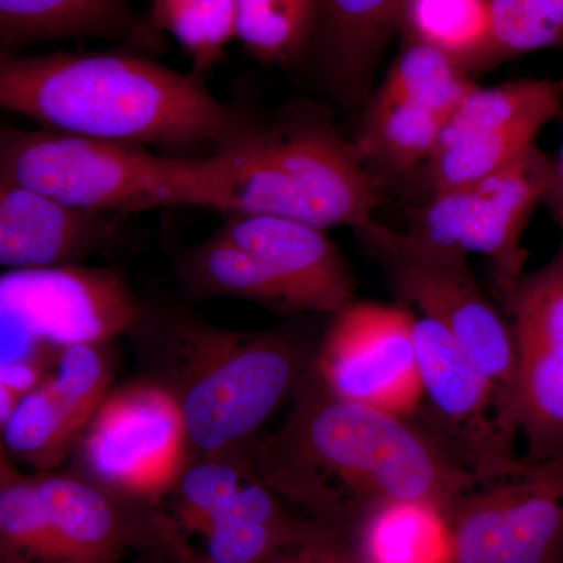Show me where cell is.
<instances>
[{
	"instance_id": "9c48e42d",
	"label": "cell",
	"mask_w": 563,
	"mask_h": 563,
	"mask_svg": "<svg viewBox=\"0 0 563 563\" xmlns=\"http://www.w3.org/2000/svg\"><path fill=\"white\" fill-rule=\"evenodd\" d=\"M79 443L91 481L143 501L169 495L190 463L179 402L163 384L136 383L109 393Z\"/></svg>"
},
{
	"instance_id": "9a60e30c",
	"label": "cell",
	"mask_w": 563,
	"mask_h": 563,
	"mask_svg": "<svg viewBox=\"0 0 563 563\" xmlns=\"http://www.w3.org/2000/svg\"><path fill=\"white\" fill-rule=\"evenodd\" d=\"M0 299L49 346H103L136 331L144 310L120 274L80 263L14 269L0 276Z\"/></svg>"
},
{
	"instance_id": "8fae6325",
	"label": "cell",
	"mask_w": 563,
	"mask_h": 563,
	"mask_svg": "<svg viewBox=\"0 0 563 563\" xmlns=\"http://www.w3.org/2000/svg\"><path fill=\"white\" fill-rule=\"evenodd\" d=\"M413 335L428 429L476 485L515 472L523 462L517 415L437 322L415 314Z\"/></svg>"
},
{
	"instance_id": "5b68a950",
	"label": "cell",
	"mask_w": 563,
	"mask_h": 563,
	"mask_svg": "<svg viewBox=\"0 0 563 563\" xmlns=\"http://www.w3.org/2000/svg\"><path fill=\"white\" fill-rule=\"evenodd\" d=\"M177 157L49 129L0 128V172L88 213L122 217L176 207Z\"/></svg>"
},
{
	"instance_id": "44dd1931",
	"label": "cell",
	"mask_w": 563,
	"mask_h": 563,
	"mask_svg": "<svg viewBox=\"0 0 563 563\" xmlns=\"http://www.w3.org/2000/svg\"><path fill=\"white\" fill-rule=\"evenodd\" d=\"M402 0H321L309 55L336 101L355 103L368 91L385 44L398 27ZM307 55V57H309Z\"/></svg>"
},
{
	"instance_id": "8992f818",
	"label": "cell",
	"mask_w": 563,
	"mask_h": 563,
	"mask_svg": "<svg viewBox=\"0 0 563 563\" xmlns=\"http://www.w3.org/2000/svg\"><path fill=\"white\" fill-rule=\"evenodd\" d=\"M354 232L399 301L450 333L463 355L517 415L512 331L506 314L474 279L468 257L415 242L376 220Z\"/></svg>"
},
{
	"instance_id": "7402d4cb",
	"label": "cell",
	"mask_w": 563,
	"mask_h": 563,
	"mask_svg": "<svg viewBox=\"0 0 563 563\" xmlns=\"http://www.w3.org/2000/svg\"><path fill=\"white\" fill-rule=\"evenodd\" d=\"M328 529L288 514L252 468L203 536V553L195 563H265Z\"/></svg>"
},
{
	"instance_id": "2e32d148",
	"label": "cell",
	"mask_w": 563,
	"mask_h": 563,
	"mask_svg": "<svg viewBox=\"0 0 563 563\" xmlns=\"http://www.w3.org/2000/svg\"><path fill=\"white\" fill-rule=\"evenodd\" d=\"M110 377L102 346L63 347L55 373L25 393L3 422L9 453L36 468H55L109 395Z\"/></svg>"
},
{
	"instance_id": "ffe728a7",
	"label": "cell",
	"mask_w": 563,
	"mask_h": 563,
	"mask_svg": "<svg viewBox=\"0 0 563 563\" xmlns=\"http://www.w3.org/2000/svg\"><path fill=\"white\" fill-rule=\"evenodd\" d=\"M55 40H98L154 55L165 36L132 0H0V52Z\"/></svg>"
},
{
	"instance_id": "4dcf8cb0",
	"label": "cell",
	"mask_w": 563,
	"mask_h": 563,
	"mask_svg": "<svg viewBox=\"0 0 563 563\" xmlns=\"http://www.w3.org/2000/svg\"><path fill=\"white\" fill-rule=\"evenodd\" d=\"M22 398L16 391L11 390L5 384L0 380V429L3 422L9 420L10 413L13 412L18 401Z\"/></svg>"
},
{
	"instance_id": "d6a6232c",
	"label": "cell",
	"mask_w": 563,
	"mask_h": 563,
	"mask_svg": "<svg viewBox=\"0 0 563 563\" xmlns=\"http://www.w3.org/2000/svg\"><path fill=\"white\" fill-rule=\"evenodd\" d=\"M0 563H13L5 558V555L0 554Z\"/></svg>"
},
{
	"instance_id": "484cf974",
	"label": "cell",
	"mask_w": 563,
	"mask_h": 563,
	"mask_svg": "<svg viewBox=\"0 0 563 563\" xmlns=\"http://www.w3.org/2000/svg\"><path fill=\"white\" fill-rule=\"evenodd\" d=\"M146 14L155 31L179 44L191 73L201 77L224 60L236 40V0H151Z\"/></svg>"
},
{
	"instance_id": "e0dca14e",
	"label": "cell",
	"mask_w": 563,
	"mask_h": 563,
	"mask_svg": "<svg viewBox=\"0 0 563 563\" xmlns=\"http://www.w3.org/2000/svg\"><path fill=\"white\" fill-rule=\"evenodd\" d=\"M217 231L257 258L295 313L335 314L355 301L354 276L328 231L266 214H228Z\"/></svg>"
},
{
	"instance_id": "277c9868",
	"label": "cell",
	"mask_w": 563,
	"mask_h": 563,
	"mask_svg": "<svg viewBox=\"0 0 563 563\" xmlns=\"http://www.w3.org/2000/svg\"><path fill=\"white\" fill-rule=\"evenodd\" d=\"M176 383L190 451L217 457L244 450L274 410L295 393L314 352L296 331L232 332L195 318L168 322Z\"/></svg>"
},
{
	"instance_id": "ac0fdd59",
	"label": "cell",
	"mask_w": 563,
	"mask_h": 563,
	"mask_svg": "<svg viewBox=\"0 0 563 563\" xmlns=\"http://www.w3.org/2000/svg\"><path fill=\"white\" fill-rule=\"evenodd\" d=\"M120 214L70 210L0 172V268L80 263L113 243Z\"/></svg>"
},
{
	"instance_id": "d6986e66",
	"label": "cell",
	"mask_w": 563,
	"mask_h": 563,
	"mask_svg": "<svg viewBox=\"0 0 563 563\" xmlns=\"http://www.w3.org/2000/svg\"><path fill=\"white\" fill-rule=\"evenodd\" d=\"M454 110L440 92L388 73L366 103L352 146L383 185L413 177L431 157Z\"/></svg>"
},
{
	"instance_id": "4316f807",
	"label": "cell",
	"mask_w": 563,
	"mask_h": 563,
	"mask_svg": "<svg viewBox=\"0 0 563 563\" xmlns=\"http://www.w3.org/2000/svg\"><path fill=\"white\" fill-rule=\"evenodd\" d=\"M252 468L251 454L244 450L188 463L169 493L174 498V520L184 531L203 539Z\"/></svg>"
},
{
	"instance_id": "30bf717a",
	"label": "cell",
	"mask_w": 563,
	"mask_h": 563,
	"mask_svg": "<svg viewBox=\"0 0 563 563\" xmlns=\"http://www.w3.org/2000/svg\"><path fill=\"white\" fill-rule=\"evenodd\" d=\"M446 523L451 563H563V450L476 485Z\"/></svg>"
},
{
	"instance_id": "4fadbf2b",
	"label": "cell",
	"mask_w": 563,
	"mask_h": 563,
	"mask_svg": "<svg viewBox=\"0 0 563 563\" xmlns=\"http://www.w3.org/2000/svg\"><path fill=\"white\" fill-rule=\"evenodd\" d=\"M413 318L406 303L351 302L332 314L314 372L340 398L413 418L424 398Z\"/></svg>"
},
{
	"instance_id": "f1b7e54d",
	"label": "cell",
	"mask_w": 563,
	"mask_h": 563,
	"mask_svg": "<svg viewBox=\"0 0 563 563\" xmlns=\"http://www.w3.org/2000/svg\"><path fill=\"white\" fill-rule=\"evenodd\" d=\"M265 563H365L343 539L342 531L331 528L309 542L277 554Z\"/></svg>"
},
{
	"instance_id": "603a6c76",
	"label": "cell",
	"mask_w": 563,
	"mask_h": 563,
	"mask_svg": "<svg viewBox=\"0 0 563 563\" xmlns=\"http://www.w3.org/2000/svg\"><path fill=\"white\" fill-rule=\"evenodd\" d=\"M404 43L421 44L474 74L496 68L488 0H402Z\"/></svg>"
},
{
	"instance_id": "d4e9b609",
	"label": "cell",
	"mask_w": 563,
	"mask_h": 563,
	"mask_svg": "<svg viewBox=\"0 0 563 563\" xmlns=\"http://www.w3.org/2000/svg\"><path fill=\"white\" fill-rule=\"evenodd\" d=\"M321 0H236V40L262 65L306 60L320 24Z\"/></svg>"
},
{
	"instance_id": "7c38bea8",
	"label": "cell",
	"mask_w": 563,
	"mask_h": 563,
	"mask_svg": "<svg viewBox=\"0 0 563 563\" xmlns=\"http://www.w3.org/2000/svg\"><path fill=\"white\" fill-rule=\"evenodd\" d=\"M563 114V80L518 79L466 92L415 174L421 198L487 176L539 143Z\"/></svg>"
},
{
	"instance_id": "5bb4252c",
	"label": "cell",
	"mask_w": 563,
	"mask_h": 563,
	"mask_svg": "<svg viewBox=\"0 0 563 563\" xmlns=\"http://www.w3.org/2000/svg\"><path fill=\"white\" fill-rule=\"evenodd\" d=\"M499 298L517 355L523 459L542 461L563 450V235L550 261L526 272Z\"/></svg>"
},
{
	"instance_id": "ba28073f",
	"label": "cell",
	"mask_w": 563,
	"mask_h": 563,
	"mask_svg": "<svg viewBox=\"0 0 563 563\" xmlns=\"http://www.w3.org/2000/svg\"><path fill=\"white\" fill-rule=\"evenodd\" d=\"M113 496L74 476L0 484V554L13 563H118L129 525Z\"/></svg>"
},
{
	"instance_id": "3957f363",
	"label": "cell",
	"mask_w": 563,
	"mask_h": 563,
	"mask_svg": "<svg viewBox=\"0 0 563 563\" xmlns=\"http://www.w3.org/2000/svg\"><path fill=\"white\" fill-rule=\"evenodd\" d=\"M174 188L177 207L288 218L322 231L368 224L384 199L383 181L310 106L255 120L214 154L179 157Z\"/></svg>"
},
{
	"instance_id": "83f0119b",
	"label": "cell",
	"mask_w": 563,
	"mask_h": 563,
	"mask_svg": "<svg viewBox=\"0 0 563 563\" xmlns=\"http://www.w3.org/2000/svg\"><path fill=\"white\" fill-rule=\"evenodd\" d=\"M496 65L563 51V0H488Z\"/></svg>"
},
{
	"instance_id": "cb8c5ba5",
	"label": "cell",
	"mask_w": 563,
	"mask_h": 563,
	"mask_svg": "<svg viewBox=\"0 0 563 563\" xmlns=\"http://www.w3.org/2000/svg\"><path fill=\"white\" fill-rule=\"evenodd\" d=\"M365 563H451L446 515L420 504H380L358 520Z\"/></svg>"
},
{
	"instance_id": "6da1fadb",
	"label": "cell",
	"mask_w": 563,
	"mask_h": 563,
	"mask_svg": "<svg viewBox=\"0 0 563 563\" xmlns=\"http://www.w3.org/2000/svg\"><path fill=\"white\" fill-rule=\"evenodd\" d=\"M251 459L280 498L339 531L380 504L446 515L476 487L431 429L333 395L313 363L292 393L290 417Z\"/></svg>"
},
{
	"instance_id": "1f68e13d",
	"label": "cell",
	"mask_w": 563,
	"mask_h": 563,
	"mask_svg": "<svg viewBox=\"0 0 563 563\" xmlns=\"http://www.w3.org/2000/svg\"><path fill=\"white\" fill-rule=\"evenodd\" d=\"M22 476L13 462H11V454L7 450V444L3 442L2 429H0V484L9 483V481L16 479Z\"/></svg>"
},
{
	"instance_id": "52a82bcc",
	"label": "cell",
	"mask_w": 563,
	"mask_h": 563,
	"mask_svg": "<svg viewBox=\"0 0 563 563\" xmlns=\"http://www.w3.org/2000/svg\"><path fill=\"white\" fill-rule=\"evenodd\" d=\"M553 154L539 143L487 176L421 199L407 213L406 233L415 242L492 263L496 291L526 273L525 233L544 207Z\"/></svg>"
},
{
	"instance_id": "7a4b0ae2",
	"label": "cell",
	"mask_w": 563,
	"mask_h": 563,
	"mask_svg": "<svg viewBox=\"0 0 563 563\" xmlns=\"http://www.w3.org/2000/svg\"><path fill=\"white\" fill-rule=\"evenodd\" d=\"M0 110L41 129L206 157L255 118L221 101L195 73L141 52H0Z\"/></svg>"
},
{
	"instance_id": "f546056e",
	"label": "cell",
	"mask_w": 563,
	"mask_h": 563,
	"mask_svg": "<svg viewBox=\"0 0 563 563\" xmlns=\"http://www.w3.org/2000/svg\"><path fill=\"white\" fill-rule=\"evenodd\" d=\"M544 209L553 218L555 225L563 231V128L561 146L558 154H553V172Z\"/></svg>"
}]
</instances>
